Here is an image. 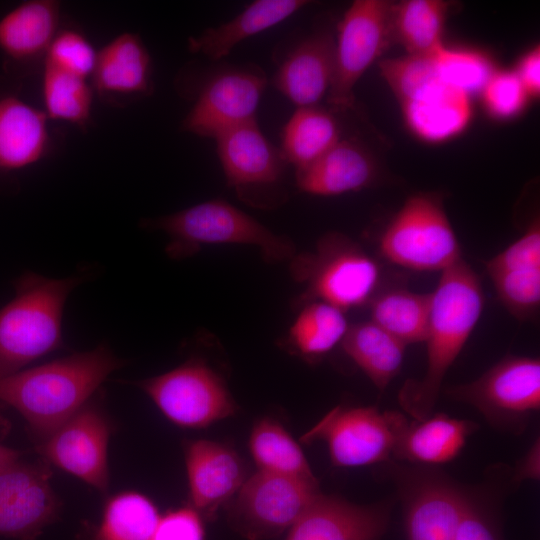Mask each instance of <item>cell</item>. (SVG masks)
I'll list each match as a JSON object with an SVG mask.
<instances>
[{"label":"cell","instance_id":"obj_1","mask_svg":"<svg viewBox=\"0 0 540 540\" xmlns=\"http://www.w3.org/2000/svg\"><path fill=\"white\" fill-rule=\"evenodd\" d=\"M482 283L463 258L441 272L432 291L425 343L427 368L422 378L407 380L398 393L402 409L413 420L432 414L443 379L480 320Z\"/></svg>","mask_w":540,"mask_h":540},{"label":"cell","instance_id":"obj_2","mask_svg":"<svg viewBox=\"0 0 540 540\" xmlns=\"http://www.w3.org/2000/svg\"><path fill=\"white\" fill-rule=\"evenodd\" d=\"M121 365L108 348L99 346L0 378V401L24 417L41 443Z\"/></svg>","mask_w":540,"mask_h":540},{"label":"cell","instance_id":"obj_3","mask_svg":"<svg viewBox=\"0 0 540 540\" xmlns=\"http://www.w3.org/2000/svg\"><path fill=\"white\" fill-rule=\"evenodd\" d=\"M78 278L26 274L15 297L0 309V378L53 351L62 340V314Z\"/></svg>","mask_w":540,"mask_h":540},{"label":"cell","instance_id":"obj_4","mask_svg":"<svg viewBox=\"0 0 540 540\" xmlns=\"http://www.w3.org/2000/svg\"><path fill=\"white\" fill-rule=\"evenodd\" d=\"M293 278L304 285L299 302L322 301L343 311L369 304L380 291V263L347 236L331 232L311 252L290 260Z\"/></svg>","mask_w":540,"mask_h":540},{"label":"cell","instance_id":"obj_5","mask_svg":"<svg viewBox=\"0 0 540 540\" xmlns=\"http://www.w3.org/2000/svg\"><path fill=\"white\" fill-rule=\"evenodd\" d=\"M164 231L173 258L195 253L202 245L240 244L257 247L268 262L290 261L296 250L285 236L278 235L232 204L210 200L149 221Z\"/></svg>","mask_w":540,"mask_h":540},{"label":"cell","instance_id":"obj_6","mask_svg":"<svg viewBox=\"0 0 540 540\" xmlns=\"http://www.w3.org/2000/svg\"><path fill=\"white\" fill-rule=\"evenodd\" d=\"M389 262L413 271H444L462 258L442 196L421 192L407 198L380 236Z\"/></svg>","mask_w":540,"mask_h":540},{"label":"cell","instance_id":"obj_7","mask_svg":"<svg viewBox=\"0 0 540 540\" xmlns=\"http://www.w3.org/2000/svg\"><path fill=\"white\" fill-rule=\"evenodd\" d=\"M444 392L473 406L495 428L519 433L540 409V360L508 355L477 379Z\"/></svg>","mask_w":540,"mask_h":540},{"label":"cell","instance_id":"obj_8","mask_svg":"<svg viewBox=\"0 0 540 540\" xmlns=\"http://www.w3.org/2000/svg\"><path fill=\"white\" fill-rule=\"evenodd\" d=\"M320 494L318 480L258 471L228 501V520L249 540L272 538L290 529Z\"/></svg>","mask_w":540,"mask_h":540},{"label":"cell","instance_id":"obj_9","mask_svg":"<svg viewBox=\"0 0 540 540\" xmlns=\"http://www.w3.org/2000/svg\"><path fill=\"white\" fill-rule=\"evenodd\" d=\"M407 422V417L398 411L380 412L373 406H337L306 432L302 441H324L336 467L384 464L391 461Z\"/></svg>","mask_w":540,"mask_h":540},{"label":"cell","instance_id":"obj_10","mask_svg":"<svg viewBox=\"0 0 540 540\" xmlns=\"http://www.w3.org/2000/svg\"><path fill=\"white\" fill-rule=\"evenodd\" d=\"M392 3L356 0L338 24L335 65L328 103L340 110L353 107L354 87L365 71L394 44Z\"/></svg>","mask_w":540,"mask_h":540},{"label":"cell","instance_id":"obj_11","mask_svg":"<svg viewBox=\"0 0 540 540\" xmlns=\"http://www.w3.org/2000/svg\"><path fill=\"white\" fill-rule=\"evenodd\" d=\"M384 464L402 503L407 540H455L466 488L430 466Z\"/></svg>","mask_w":540,"mask_h":540},{"label":"cell","instance_id":"obj_12","mask_svg":"<svg viewBox=\"0 0 540 540\" xmlns=\"http://www.w3.org/2000/svg\"><path fill=\"white\" fill-rule=\"evenodd\" d=\"M138 385L171 422L182 427H206L235 412L223 379L201 360H189Z\"/></svg>","mask_w":540,"mask_h":540},{"label":"cell","instance_id":"obj_13","mask_svg":"<svg viewBox=\"0 0 540 540\" xmlns=\"http://www.w3.org/2000/svg\"><path fill=\"white\" fill-rule=\"evenodd\" d=\"M267 77L258 67L225 69L204 85L182 122L186 132L216 138L255 119Z\"/></svg>","mask_w":540,"mask_h":540},{"label":"cell","instance_id":"obj_14","mask_svg":"<svg viewBox=\"0 0 540 540\" xmlns=\"http://www.w3.org/2000/svg\"><path fill=\"white\" fill-rule=\"evenodd\" d=\"M44 464L18 459L0 467V536L36 540L57 519L60 502Z\"/></svg>","mask_w":540,"mask_h":540},{"label":"cell","instance_id":"obj_15","mask_svg":"<svg viewBox=\"0 0 540 540\" xmlns=\"http://www.w3.org/2000/svg\"><path fill=\"white\" fill-rule=\"evenodd\" d=\"M109 433L108 422L100 410L85 404L42 441L37 450L46 461L106 492Z\"/></svg>","mask_w":540,"mask_h":540},{"label":"cell","instance_id":"obj_16","mask_svg":"<svg viewBox=\"0 0 540 540\" xmlns=\"http://www.w3.org/2000/svg\"><path fill=\"white\" fill-rule=\"evenodd\" d=\"M390 514L389 501L359 505L321 493L290 528L286 540H378Z\"/></svg>","mask_w":540,"mask_h":540},{"label":"cell","instance_id":"obj_17","mask_svg":"<svg viewBox=\"0 0 540 540\" xmlns=\"http://www.w3.org/2000/svg\"><path fill=\"white\" fill-rule=\"evenodd\" d=\"M215 140L227 183L240 195L255 188L274 186L281 180L286 161L256 120L234 127Z\"/></svg>","mask_w":540,"mask_h":540},{"label":"cell","instance_id":"obj_18","mask_svg":"<svg viewBox=\"0 0 540 540\" xmlns=\"http://www.w3.org/2000/svg\"><path fill=\"white\" fill-rule=\"evenodd\" d=\"M335 65V37L329 30L307 36L286 56L273 84L297 107L317 105L327 95Z\"/></svg>","mask_w":540,"mask_h":540},{"label":"cell","instance_id":"obj_19","mask_svg":"<svg viewBox=\"0 0 540 540\" xmlns=\"http://www.w3.org/2000/svg\"><path fill=\"white\" fill-rule=\"evenodd\" d=\"M185 461L192 507L214 513L230 501L244 482L238 455L229 447L211 440H196L185 447Z\"/></svg>","mask_w":540,"mask_h":540},{"label":"cell","instance_id":"obj_20","mask_svg":"<svg viewBox=\"0 0 540 540\" xmlns=\"http://www.w3.org/2000/svg\"><path fill=\"white\" fill-rule=\"evenodd\" d=\"M399 105L409 131L428 143L455 138L464 132L473 116L471 96L440 77Z\"/></svg>","mask_w":540,"mask_h":540},{"label":"cell","instance_id":"obj_21","mask_svg":"<svg viewBox=\"0 0 540 540\" xmlns=\"http://www.w3.org/2000/svg\"><path fill=\"white\" fill-rule=\"evenodd\" d=\"M377 172L376 161L364 146L340 139L315 162L296 170V183L311 195L337 196L369 187Z\"/></svg>","mask_w":540,"mask_h":540},{"label":"cell","instance_id":"obj_22","mask_svg":"<svg viewBox=\"0 0 540 540\" xmlns=\"http://www.w3.org/2000/svg\"><path fill=\"white\" fill-rule=\"evenodd\" d=\"M93 86L107 97L147 95L152 89V60L142 39L123 33L97 52Z\"/></svg>","mask_w":540,"mask_h":540},{"label":"cell","instance_id":"obj_23","mask_svg":"<svg viewBox=\"0 0 540 540\" xmlns=\"http://www.w3.org/2000/svg\"><path fill=\"white\" fill-rule=\"evenodd\" d=\"M479 428L471 420L444 413L430 414L420 421H409L402 429L393 457L413 465L434 466L455 459L467 438Z\"/></svg>","mask_w":540,"mask_h":540},{"label":"cell","instance_id":"obj_24","mask_svg":"<svg viewBox=\"0 0 540 540\" xmlns=\"http://www.w3.org/2000/svg\"><path fill=\"white\" fill-rule=\"evenodd\" d=\"M47 115L14 96L0 99V169L38 162L49 146Z\"/></svg>","mask_w":540,"mask_h":540},{"label":"cell","instance_id":"obj_25","mask_svg":"<svg viewBox=\"0 0 540 540\" xmlns=\"http://www.w3.org/2000/svg\"><path fill=\"white\" fill-rule=\"evenodd\" d=\"M308 4L306 0L254 1L231 20L190 37L189 50L219 60L241 41L277 25Z\"/></svg>","mask_w":540,"mask_h":540},{"label":"cell","instance_id":"obj_26","mask_svg":"<svg viewBox=\"0 0 540 540\" xmlns=\"http://www.w3.org/2000/svg\"><path fill=\"white\" fill-rule=\"evenodd\" d=\"M59 20L58 1H25L0 19V49L16 61L45 57Z\"/></svg>","mask_w":540,"mask_h":540},{"label":"cell","instance_id":"obj_27","mask_svg":"<svg viewBox=\"0 0 540 540\" xmlns=\"http://www.w3.org/2000/svg\"><path fill=\"white\" fill-rule=\"evenodd\" d=\"M341 346L380 392L399 374L406 348L372 321L349 326Z\"/></svg>","mask_w":540,"mask_h":540},{"label":"cell","instance_id":"obj_28","mask_svg":"<svg viewBox=\"0 0 540 540\" xmlns=\"http://www.w3.org/2000/svg\"><path fill=\"white\" fill-rule=\"evenodd\" d=\"M432 303V292L405 288L380 290L370 301V321L406 346L424 342Z\"/></svg>","mask_w":540,"mask_h":540},{"label":"cell","instance_id":"obj_29","mask_svg":"<svg viewBox=\"0 0 540 540\" xmlns=\"http://www.w3.org/2000/svg\"><path fill=\"white\" fill-rule=\"evenodd\" d=\"M450 4L442 0H405L392 3L394 43L407 54L434 55L443 44V32Z\"/></svg>","mask_w":540,"mask_h":540},{"label":"cell","instance_id":"obj_30","mask_svg":"<svg viewBox=\"0 0 540 540\" xmlns=\"http://www.w3.org/2000/svg\"><path fill=\"white\" fill-rule=\"evenodd\" d=\"M335 117L317 105L297 107L282 133L281 152L296 170L307 167L340 140Z\"/></svg>","mask_w":540,"mask_h":540},{"label":"cell","instance_id":"obj_31","mask_svg":"<svg viewBox=\"0 0 540 540\" xmlns=\"http://www.w3.org/2000/svg\"><path fill=\"white\" fill-rule=\"evenodd\" d=\"M288 332V343L298 354L319 358L341 344L349 324L342 309L322 301L303 304Z\"/></svg>","mask_w":540,"mask_h":540},{"label":"cell","instance_id":"obj_32","mask_svg":"<svg viewBox=\"0 0 540 540\" xmlns=\"http://www.w3.org/2000/svg\"><path fill=\"white\" fill-rule=\"evenodd\" d=\"M249 449L259 471L317 480L299 444L272 418L254 425Z\"/></svg>","mask_w":540,"mask_h":540},{"label":"cell","instance_id":"obj_33","mask_svg":"<svg viewBox=\"0 0 540 540\" xmlns=\"http://www.w3.org/2000/svg\"><path fill=\"white\" fill-rule=\"evenodd\" d=\"M160 517L143 494L119 493L106 502L92 540H151Z\"/></svg>","mask_w":540,"mask_h":540},{"label":"cell","instance_id":"obj_34","mask_svg":"<svg viewBox=\"0 0 540 540\" xmlns=\"http://www.w3.org/2000/svg\"><path fill=\"white\" fill-rule=\"evenodd\" d=\"M42 94L47 117L80 126L88 122L93 92L87 79L44 63Z\"/></svg>","mask_w":540,"mask_h":540},{"label":"cell","instance_id":"obj_35","mask_svg":"<svg viewBox=\"0 0 540 540\" xmlns=\"http://www.w3.org/2000/svg\"><path fill=\"white\" fill-rule=\"evenodd\" d=\"M434 60L440 79L471 97L481 93L496 70L488 54L473 49L444 45L434 54Z\"/></svg>","mask_w":540,"mask_h":540},{"label":"cell","instance_id":"obj_36","mask_svg":"<svg viewBox=\"0 0 540 540\" xmlns=\"http://www.w3.org/2000/svg\"><path fill=\"white\" fill-rule=\"evenodd\" d=\"M500 491L495 484L466 488L455 540H504L498 509Z\"/></svg>","mask_w":540,"mask_h":540},{"label":"cell","instance_id":"obj_37","mask_svg":"<svg viewBox=\"0 0 540 540\" xmlns=\"http://www.w3.org/2000/svg\"><path fill=\"white\" fill-rule=\"evenodd\" d=\"M497 297L518 321L534 319L540 308V268L512 270L490 276Z\"/></svg>","mask_w":540,"mask_h":540},{"label":"cell","instance_id":"obj_38","mask_svg":"<svg viewBox=\"0 0 540 540\" xmlns=\"http://www.w3.org/2000/svg\"><path fill=\"white\" fill-rule=\"evenodd\" d=\"M379 70L399 104L439 78L434 55L406 54L384 59L379 62Z\"/></svg>","mask_w":540,"mask_h":540},{"label":"cell","instance_id":"obj_39","mask_svg":"<svg viewBox=\"0 0 540 540\" xmlns=\"http://www.w3.org/2000/svg\"><path fill=\"white\" fill-rule=\"evenodd\" d=\"M480 94L487 113L497 120L520 115L530 99L514 70L496 69Z\"/></svg>","mask_w":540,"mask_h":540},{"label":"cell","instance_id":"obj_40","mask_svg":"<svg viewBox=\"0 0 540 540\" xmlns=\"http://www.w3.org/2000/svg\"><path fill=\"white\" fill-rule=\"evenodd\" d=\"M97 51L84 35L73 29L60 30L53 39L44 63L87 79L92 76Z\"/></svg>","mask_w":540,"mask_h":540},{"label":"cell","instance_id":"obj_41","mask_svg":"<svg viewBox=\"0 0 540 540\" xmlns=\"http://www.w3.org/2000/svg\"><path fill=\"white\" fill-rule=\"evenodd\" d=\"M489 276L501 272L540 268V223L533 220L524 234L485 263Z\"/></svg>","mask_w":540,"mask_h":540},{"label":"cell","instance_id":"obj_42","mask_svg":"<svg viewBox=\"0 0 540 540\" xmlns=\"http://www.w3.org/2000/svg\"><path fill=\"white\" fill-rule=\"evenodd\" d=\"M151 540H204L200 513L193 507L166 513L160 517Z\"/></svg>","mask_w":540,"mask_h":540},{"label":"cell","instance_id":"obj_43","mask_svg":"<svg viewBox=\"0 0 540 540\" xmlns=\"http://www.w3.org/2000/svg\"><path fill=\"white\" fill-rule=\"evenodd\" d=\"M530 99L540 95V46L534 45L519 59L514 70Z\"/></svg>","mask_w":540,"mask_h":540},{"label":"cell","instance_id":"obj_44","mask_svg":"<svg viewBox=\"0 0 540 540\" xmlns=\"http://www.w3.org/2000/svg\"><path fill=\"white\" fill-rule=\"evenodd\" d=\"M540 478V441L537 438L526 454L517 462L510 477V485L516 486L526 480Z\"/></svg>","mask_w":540,"mask_h":540},{"label":"cell","instance_id":"obj_45","mask_svg":"<svg viewBox=\"0 0 540 540\" xmlns=\"http://www.w3.org/2000/svg\"><path fill=\"white\" fill-rule=\"evenodd\" d=\"M20 453L0 444V467L19 459Z\"/></svg>","mask_w":540,"mask_h":540}]
</instances>
